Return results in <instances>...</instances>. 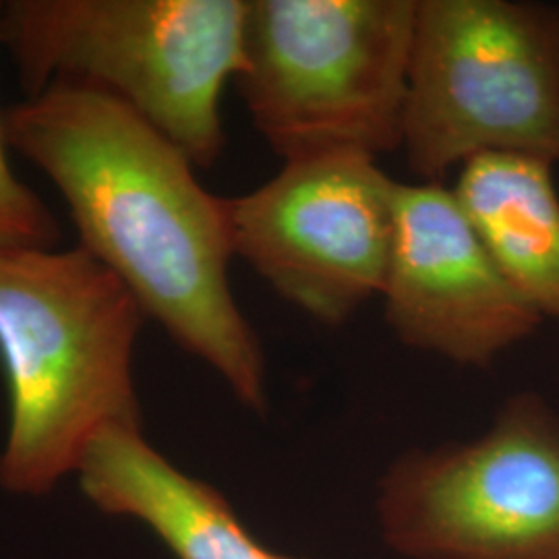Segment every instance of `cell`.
<instances>
[{"instance_id": "8992f818", "label": "cell", "mask_w": 559, "mask_h": 559, "mask_svg": "<svg viewBox=\"0 0 559 559\" xmlns=\"http://www.w3.org/2000/svg\"><path fill=\"white\" fill-rule=\"evenodd\" d=\"M378 516L408 559H559L558 413L524 392L477 440L404 454Z\"/></svg>"}, {"instance_id": "ba28073f", "label": "cell", "mask_w": 559, "mask_h": 559, "mask_svg": "<svg viewBox=\"0 0 559 559\" xmlns=\"http://www.w3.org/2000/svg\"><path fill=\"white\" fill-rule=\"evenodd\" d=\"M380 297L400 342L471 367H487L543 321L441 182H399Z\"/></svg>"}, {"instance_id": "30bf717a", "label": "cell", "mask_w": 559, "mask_h": 559, "mask_svg": "<svg viewBox=\"0 0 559 559\" xmlns=\"http://www.w3.org/2000/svg\"><path fill=\"white\" fill-rule=\"evenodd\" d=\"M503 278L540 320L559 323V195L554 164L487 154L452 189Z\"/></svg>"}, {"instance_id": "277c9868", "label": "cell", "mask_w": 559, "mask_h": 559, "mask_svg": "<svg viewBox=\"0 0 559 559\" xmlns=\"http://www.w3.org/2000/svg\"><path fill=\"white\" fill-rule=\"evenodd\" d=\"M417 0H247L240 98L284 162L402 147Z\"/></svg>"}, {"instance_id": "7a4b0ae2", "label": "cell", "mask_w": 559, "mask_h": 559, "mask_svg": "<svg viewBox=\"0 0 559 559\" xmlns=\"http://www.w3.org/2000/svg\"><path fill=\"white\" fill-rule=\"evenodd\" d=\"M145 313L83 247L0 253L9 433L0 485L48 493L110 427H140L133 355Z\"/></svg>"}, {"instance_id": "3957f363", "label": "cell", "mask_w": 559, "mask_h": 559, "mask_svg": "<svg viewBox=\"0 0 559 559\" xmlns=\"http://www.w3.org/2000/svg\"><path fill=\"white\" fill-rule=\"evenodd\" d=\"M245 21L247 0H11L0 46L27 98L96 90L207 168L226 145L222 92L242 69Z\"/></svg>"}, {"instance_id": "5b68a950", "label": "cell", "mask_w": 559, "mask_h": 559, "mask_svg": "<svg viewBox=\"0 0 559 559\" xmlns=\"http://www.w3.org/2000/svg\"><path fill=\"white\" fill-rule=\"evenodd\" d=\"M402 150L423 182L487 154L559 162V7L417 0Z\"/></svg>"}, {"instance_id": "8fae6325", "label": "cell", "mask_w": 559, "mask_h": 559, "mask_svg": "<svg viewBox=\"0 0 559 559\" xmlns=\"http://www.w3.org/2000/svg\"><path fill=\"white\" fill-rule=\"evenodd\" d=\"M7 147L9 143L0 110V253L17 249H55L60 237L59 221L48 205L15 177Z\"/></svg>"}, {"instance_id": "6da1fadb", "label": "cell", "mask_w": 559, "mask_h": 559, "mask_svg": "<svg viewBox=\"0 0 559 559\" xmlns=\"http://www.w3.org/2000/svg\"><path fill=\"white\" fill-rule=\"evenodd\" d=\"M2 124L9 147L67 201L80 247L145 318L263 413L265 362L228 282L224 198L201 187L193 162L124 104L81 85L55 83L4 108Z\"/></svg>"}, {"instance_id": "9c48e42d", "label": "cell", "mask_w": 559, "mask_h": 559, "mask_svg": "<svg viewBox=\"0 0 559 559\" xmlns=\"http://www.w3.org/2000/svg\"><path fill=\"white\" fill-rule=\"evenodd\" d=\"M78 473L87 500L141 520L177 559H299L265 549L218 489L164 459L141 427L104 429Z\"/></svg>"}, {"instance_id": "52a82bcc", "label": "cell", "mask_w": 559, "mask_h": 559, "mask_svg": "<svg viewBox=\"0 0 559 559\" xmlns=\"http://www.w3.org/2000/svg\"><path fill=\"white\" fill-rule=\"evenodd\" d=\"M399 182L357 152L284 162L274 179L224 200L233 255L282 299L342 325L380 297Z\"/></svg>"}]
</instances>
